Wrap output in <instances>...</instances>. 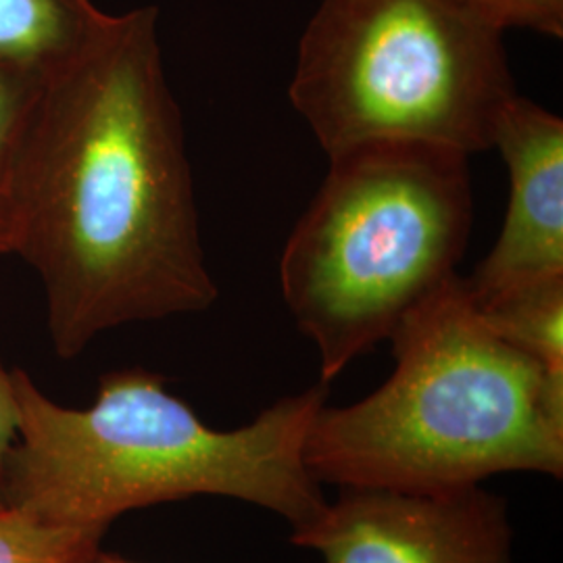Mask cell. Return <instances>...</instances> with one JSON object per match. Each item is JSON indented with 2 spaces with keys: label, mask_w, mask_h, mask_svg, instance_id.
Segmentation results:
<instances>
[{
  "label": "cell",
  "mask_w": 563,
  "mask_h": 563,
  "mask_svg": "<svg viewBox=\"0 0 563 563\" xmlns=\"http://www.w3.org/2000/svg\"><path fill=\"white\" fill-rule=\"evenodd\" d=\"M157 9L113 15L48 76L21 159L13 253L44 284L48 334L74 360L104 330L218 301Z\"/></svg>",
  "instance_id": "obj_1"
},
{
  "label": "cell",
  "mask_w": 563,
  "mask_h": 563,
  "mask_svg": "<svg viewBox=\"0 0 563 563\" xmlns=\"http://www.w3.org/2000/svg\"><path fill=\"white\" fill-rule=\"evenodd\" d=\"M18 437L0 470V505L44 522L104 526L132 509L228 497L301 530L328 501L305 465L325 384L284 397L246 426L216 430L165 378L141 367L104 374L86 409L51 401L13 369Z\"/></svg>",
  "instance_id": "obj_2"
},
{
  "label": "cell",
  "mask_w": 563,
  "mask_h": 563,
  "mask_svg": "<svg viewBox=\"0 0 563 563\" xmlns=\"http://www.w3.org/2000/svg\"><path fill=\"white\" fill-rule=\"evenodd\" d=\"M395 372L323 405L305 441L320 484L444 493L505 472L563 476V378L495 334L455 276L390 336Z\"/></svg>",
  "instance_id": "obj_3"
},
{
  "label": "cell",
  "mask_w": 563,
  "mask_h": 563,
  "mask_svg": "<svg viewBox=\"0 0 563 563\" xmlns=\"http://www.w3.org/2000/svg\"><path fill=\"white\" fill-rule=\"evenodd\" d=\"M467 159L416 142L330 159L280 262L284 301L318 349L323 384L457 276L474 220Z\"/></svg>",
  "instance_id": "obj_4"
},
{
  "label": "cell",
  "mask_w": 563,
  "mask_h": 563,
  "mask_svg": "<svg viewBox=\"0 0 563 563\" xmlns=\"http://www.w3.org/2000/svg\"><path fill=\"white\" fill-rule=\"evenodd\" d=\"M504 32L462 0H322L288 97L330 159L386 142L472 155L518 95Z\"/></svg>",
  "instance_id": "obj_5"
},
{
  "label": "cell",
  "mask_w": 563,
  "mask_h": 563,
  "mask_svg": "<svg viewBox=\"0 0 563 563\" xmlns=\"http://www.w3.org/2000/svg\"><path fill=\"white\" fill-rule=\"evenodd\" d=\"M511 522L501 497L470 486L444 493L342 488L336 504L290 543L323 563H511Z\"/></svg>",
  "instance_id": "obj_6"
},
{
  "label": "cell",
  "mask_w": 563,
  "mask_h": 563,
  "mask_svg": "<svg viewBox=\"0 0 563 563\" xmlns=\"http://www.w3.org/2000/svg\"><path fill=\"white\" fill-rule=\"evenodd\" d=\"M493 146L509 172V202L493 251L463 284L474 302L563 276V120L516 95Z\"/></svg>",
  "instance_id": "obj_7"
},
{
  "label": "cell",
  "mask_w": 563,
  "mask_h": 563,
  "mask_svg": "<svg viewBox=\"0 0 563 563\" xmlns=\"http://www.w3.org/2000/svg\"><path fill=\"white\" fill-rule=\"evenodd\" d=\"M111 20L92 0H0V63L53 76L95 46Z\"/></svg>",
  "instance_id": "obj_8"
},
{
  "label": "cell",
  "mask_w": 563,
  "mask_h": 563,
  "mask_svg": "<svg viewBox=\"0 0 563 563\" xmlns=\"http://www.w3.org/2000/svg\"><path fill=\"white\" fill-rule=\"evenodd\" d=\"M474 305L495 334L563 378V276L522 284Z\"/></svg>",
  "instance_id": "obj_9"
},
{
  "label": "cell",
  "mask_w": 563,
  "mask_h": 563,
  "mask_svg": "<svg viewBox=\"0 0 563 563\" xmlns=\"http://www.w3.org/2000/svg\"><path fill=\"white\" fill-rule=\"evenodd\" d=\"M46 78L0 63V255L13 253L21 159Z\"/></svg>",
  "instance_id": "obj_10"
},
{
  "label": "cell",
  "mask_w": 563,
  "mask_h": 563,
  "mask_svg": "<svg viewBox=\"0 0 563 563\" xmlns=\"http://www.w3.org/2000/svg\"><path fill=\"white\" fill-rule=\"evenodd\" d=\"M107 530L44 522L0 505V563H95Z\"/></svg>",
  "instance_id": "obj_11"
},
{
  "label": "cell",
  "mask_w": 563,
  "mask_h": 563,
  "mask_svg": "<svg viewBox=\"0 0 563 563\" xmlns=\"http://www.w3.org/2000/svg\"><path fill=\"white\" fill-rule=\"evenodd\" d=\"M501 30L526 27L553 38L563 36V0H462Z\"/></svg>",
  "instance_id": "obj_12"
},
{
  "label": "cell",
  "mask_w": 563,
  "mask_h": 563,
  "mask_svg": "<svg viewBox=\"0 0 563 563\" xmlns=\"http://www.w3.org/2000/svg\"><path fill=\"white\" fill-rule=\"evenodd\" d=\"M15 437H18V397H15L13 369L9 372L0 362V470Z\"/></svg>",
  "instance_id": "obj_13"
},
{
  "label": "cell",
  "mask_w": 563,
  "mask_h": 563,
  "mask_svg": "<svg viewBox=\"0 0 563 563\" xmlns=\"http://www.w3.org/2000/svg\"><path fill=\"white\" fill-rule=\"evenodd\" d=\"M95 563H134V562H128V560H123V558H115V555H104V553H101L97 560H95Z\"/></svg>",
  "instance_id": "obj_14"
}]
</instances>
